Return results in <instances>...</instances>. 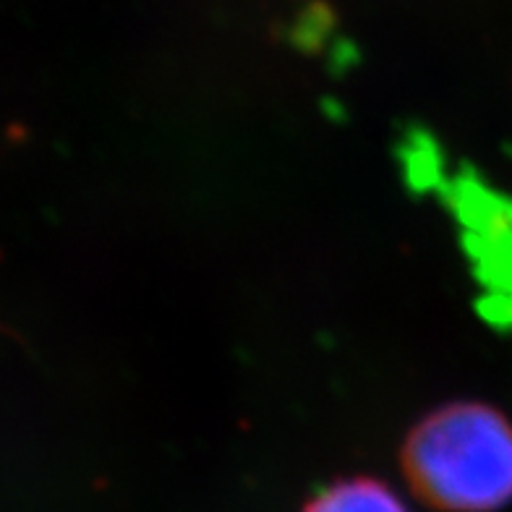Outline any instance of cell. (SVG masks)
Masks as SVG:
<instances>
[{
	"label": "cell",
	"mask_w": 512,
	"mask_h": 512,
	"mask_svg": "<svg viewBox=\"0 0 512 512\" xmlns=\"http://www.w3.org/2000/svg\"><path fill=\"white\" fill-rule=\"evenodd\" d=\"M403 473L424 505L492 512L512 499V424L492 405L452 403L413 426Z\"/></svg>",
	"instance_id": "obj_1"
},
{
	"label": "cell",
	"mask_w": 512,
	"mask_h": 512,
	"mask_svg": "<svg viewBox=\"0 0 512 512\" xmlns=\"http://www.w3.org/2000/svg\"><path fill=\"white\" fill-rule=\"evenodd\" d=\"M304 512H408L390 486L377 479H345L327 486Z\"/></svg>",
	"instance_id": "obj_2"
}]
</instances>
